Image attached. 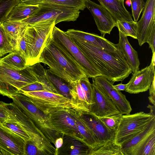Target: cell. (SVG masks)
<instances>
[{"mask_svg":"<svg viewBox=\"0 0 155 155\" xmlns=\"http://www.w3.org/2000/svg\"><path fill=\"white\" fill-rule=\"evenodd\" d=\"M45 90L40 83L36 82L27 85L21 88L18 93L21 91L33 92Z\"/></svg>","mask_w":155,"mask_h":155,"instance_id":"cell-43","label":"cell"},{"mask_svg":"<svg viewBox=\"0 0 155 155\" xmlns=\"http://www.w3.org/2000/svg\"><path fill=\"white\" fill-rule=\"evenodd\" d=\"M155 0H147L140 20L137 22L139 45L147 42L153 28L155 26Z\"/></svg>","mask_w":155,"mask_h":155,"instance_id":"cell-18","label":"cell"},{"mask_svg":"<svg viewBox=\"0 0 155 155\" xmlns=\"http://www.w3.org/2000/svg\"><path fill=\"white\" fill-rule=\"evenodd\" d=\"M2 125L19 135L24 140L25 142L31 140L28 134L16 123L8 121L4 123Z\"/></svg>","mask_w":155,"mask_h":155,"instance_id":"cell-37","label":"cell"},{"mask_svg":"<svg viewBox=\"0 0 155 155\" xmlns=\"http://www.w3.org/2000/svg\"><path fill=\"white\" fill-rule=\"evenodd\" d=\"M15 51L20 54L26 63L28 59V48L23 34L16 42Z\"/></svg>","mask_w":155,"mask_h":155,"instance_id":"cell-40","label":"cell"},{"mask_svg":"<svg viewBox=\"0 0 155 155\" xmlns=\"http://www.w3.org/2000/svg\"><path fill=\"white\" fill-rule=\"evenodd\" d=\"M107 9L116 21L133 20L131 15L125 8L124 1L119 0H97Z\"/></svg>","mask_w":155,"mask_h":155,"instance_id":"cell-24","label":"cell"},{"mask_svg":"<svg viewBox=\"0 0 155 155\" xmlns=\"http://www.w3.org/2000/svg\"><path fill=\"white\" fill-rule=\"evenodd\" d=\"M10 117L7 110L6 103L0 101V126L8 121Z\"/></svg>","mask_w":155,"mask_h":155,"instance_id":"cell-42","label":"cell"},{"mask_svg":"<svg viewBox=\"0 0 155 155\" xmlns=\"http://www.w3.org/2000/svg\"><path fill=\"white\" fill-rule=\"evenodd\" d=\"M126 5L129 6H130L131 5V2L130 0H127L126 2Z\"/></svg>","mask_w":155,"mask_h":155,"instance_id":"cell-49","label":"cell"},{"mask_svg":"<svg viewBox=\"0 0 155 155\" xmlns=\"http://www.w3.org/2000/svg\"><path fill=\"white\" fill-rule=\"evenodd\" d=\"M131 2L132 15L134 21L137 22L140 14L144 7L145 2L143 0H130Z\"/></svg>","mask_w":155,"mask_h":155,"instance_id":"cell-38","label":"cell"},{"mask_svg":"<svg viewBox=\"0 0 155 155\" xmlns=\"http://www.w3.org/2000/svg\"><path fill=\"white\" fill-rule=\"evenodd\" d=\"M39 9L33 15L21 21L29 25L56 19L55 24L62 21H74L79 17V10L48 2L39 5Z\"/></svg>","mask_w":155,"mask_h":155,"instance_id":"cell-9","label":"cell"},{"mask_svg":"<svg viewBox=\"0 0 155 155\" xmlns=\"http://www.w3.org/2000/svg\"><path fill=\"white\" fill-rule=\"evenodd\" d=\"M30 66L38 82L42 84L45 90L60 94L48 79L46 75L45 70L40 63Z\"/></svg>","mask_w":155,"mask_h":155,"instance_id":"cell-31","label":"cell"},{"mask_svg":"<svg viewBox=\"0 0 155 155\" xmlns=\"http://www.w3.org/2000/svg\"><path fill=\"white\" fill-rule=\"evenodd\" d=\"M122 115L120 114L110 116L98 117L108 127L115 133Z\"/></svg>","mask_w":155,"mask_h":155,"instance_id":"cell-36","label":"cell"},{"mask_svg":"<svg viewBox=\"0 0 155 155\" xmlns=\"http://www.w3.org/2000/svg\"><path fill=\"white\" fill-rule=\"evenodd\" d=\"M116 27L125 35L137 39V22L123 20L116 21Z\"/></svg>","mask_w":155,"mask_h":155,"instance_id":"cell-33","label":"cell"},{"mask_svg":"<svg viewBox=\"0 0 155 155\" xmlns=\"http://www.w3.org/2000/svg\"><path fill=\"white\" fill-rule=\"evenodd\" d=\"M39 8V5H28L20 2L14 7L7 20L15 21L23 20L33 15Z\"/></svg>","mask_w":155,"mask_h":155,"instance_id":"cell-26","label":"cell"},{"mask_svg":"<svg viewBox=\"0 0 155 155\" xmlns=\"http://www.w3.org/2000/svg\"><path fill=\"white\" fill-rule=\"evenodd\" d=\"M76 123L84 142L91 148H93L99 143L95 137L90 129L80 114L74 108L71 110Z\"/></svg>","mask_w":155,"mask_h":155,"instance_id":"cell-25","label":"cell"},{"mask_svg":"<svg viewBox=\"0 0 155 155\" xmlns=\"http://www.w3.org/2000/svg\"><path fill=\"white\" fill-rule=\"evenodd\" d=\"M10 119L18 124L29 135L31 141L41 152V155H57V150L42 132L13 102L6 103Z\"/></svg>","mask_w":155,"mask_h":155,"instance_id":"cell-5","label":"cell"},{"mask_svg":"<svg viewBox=\"0 0 155 155\" xmlns=\"http://www.w3.org/2000/svg\"><path fill=\"white\" fill-rule=\"evenodd\" d=\"M88 155H124L121 147L114 139L102 143H99L91 148Z\"/></svg>","mask_w":155,"mask_h":155,"instance_id":"cell-27","label":"cell"},{"mask_svg":"<svg viewBox=\"0 0 155 155\" xmlns=\"http://www.w3.org/2000/svg\"><path fill=\"white\" fill-rule=\"evenodd\" d=\"M78 112L80 114L99 143H102L114 139L115 132L108 127L97 116L90 112Z\"/></svg>","mask_w":155,"mask_h":155,"instance_id":"cell-20","label":"cell"},{"mask_svg":"<svg viewBox=\"0 0 155 155\" xmlns=\"http://www.w3.org/2000/svg\"><path fill=\"white\" fill-rule=\"evenodd\" d=\"M91 147L83 142L64 135L61 145L57 150V155H88Z\"/></svg>","mask_w":155,"mask_h":155,"instance_id":"cell-22","label":"cell"},{"mask_svg":"<svg viewBox=\"0 0 155 155\" xmlns=\"http://www.w3.org/2000/svg\"><path fill=\"white\" fill-rule=\"evenodd\" d=\"M66 33L73 40L87 43L109 51L117 50L116 45L98 35L74 29H69Z\"/></svg>","mask_w":155,"mask_h":155,"instance_id":"cell-21","label":"cell"},{"mask_svg":"<svg viewBox=\"0 0 155 155\" xmlns=\"http://www.w3.org/2000/svg\"><path fill=\"white\" fill-rule=\"evenodd\" d=\"M147 43L152 50L153 54H155V26L153 28Z\"/></svg>","mask_w":155,"mask_h":155,"instance_id":"cell-44","label":"cell"},{"mask_svg":"<svg viewBox=\"0 0 155 155\" xmlns=\"http://www.w3.org/2000/svg\"><path fill=\"white\" fill-rule=\"evenodd\" d=\"M154 118L155 115L143 111L122 115L115 133V143L121 146L146 128Z\"/></svg>","mask_w":155,"mask_h":155,"instance_id":"cell-8","label":"cell"},{"mask_svg":"<svg viewBox=\"0 0 155 155\" xmlns=\"http://www.w3.org/2000/svg\"><path fill=\"white\" fill-rule=\"evenodd\" d=\"M72 108L54 109L45 114L53 127L59 133L71 136L84 142L72 114Z\"/></svg>","mask_w":155,"mask_h":155,"instance_id":"cell-10","label":"cell"},{"mask_svg":"<svg viewBox=\"0 0 155 155\" xmlns=\"http://www.w3.org/2000/svg\"><path fill=\"white\" fill-rule=\"evenodd\" d=\"M56 19L28 25L23 35L28 48L27 66L39 63L41 54L48 39L51 37Z\"/></svg>","mask_w":155,"mask_h":155,"instance_id":"cell-3","label":"cell"},{"mask_svg":"<svg viewBox=\"0 0 155 155\" xmlns=\"http://www.w3.org/2000/svg\"><path fill=\"white\" fill-rule=\"evenodd\" d=\"M0 63L10 68L17 71L23 70L27 66L25 60L15 51L0 58Z\"/></svg>","mask_w":155,"mask_h":155,"instance_id":"cell-30","label":"cell"},{"mask_svg":"<svg viewBox=\"0 0 155 155\" xmlns=\"http://www.w3.org/2000/svg\"><path fill=\"white\" fill-rule=\"evenodd\" d=\"M11 99L13 102L33 121L57 150L61 146L64 135L56 130L47 116L37 107L26 96L18 93Z\"/></svg>","mask_w":155,"mask_h":155,"instance_id":"cell-4","label":"cell"},{"mask_svg":"<svg viewBox=\"0 0 155 155\" xmlns=\"http://www.w3.org/2000/svg\"><path fill=\"white\" fill-rule=\"evenodd\" d=\"M155 133V118L137 134L123 143L121 148L124 155H140L150 136Z\"/></svg>","mask_w":155,"mask_h":155,"instance_id":"cell-19","label":"cell"},{"mask_svg":"<svg viewBox=\"0 0 155 155\" xmlns=\"http://www.w3.org/2000/svg\"><path fill=\"white\" fill-rule=\"evenodd\" d=\"M31 140L25 142V155H41L38 149Z\"/></svg>","mask_w":155,"mask_h":155,"instance_id":"cell-41","label":"cell"},{"mask_svg":"<svg viewBox=\"0 0 155 155\" xmlns=\"http://www.w3.org/2000/svg\"><path fill=\"white\" fill-rule=\"evenodd\" d=\"M140 155H155V133L150 137L143 147Z\"/></svg>","mask_w":155,"mask_h":155,"instance_id":"cell-39","label":"cell"},{"mask_svg":"<svg viewBox=\"0 0 155 155\" xmlns=\"http://www.w3.org/2000/svg\"><path fill=\"white\" fill-rule=\"evenodd\" d=\"M45 0H20V3L27 5H36L43 3Z\"/></svg>","mask_w":155,"mask_h":155,"instance_id":"cell-46","label":"cell"},{"mask_svg":"<svg viewBox=\"0 0 155 155\" xmlns=\"http://www.w3.org/2000/svg\"><path fill=\"white\" fill-rule=\"evenodd\" d=\"M2 25L6 34L15 48L16 42L22 36L27 24L22 21L7 20L3 23Z\"/></svg>","mask_w":155,"mask_h":155,"instance_id":"cell-28","label":"cell"},{"mask_svg":"<svg viewBox=\"0 0 155 155\" xmlns=\"http://www.w3.org/2000/svg\"><path fill=\"white\" fill-rule=\"evenodd\" d=\"M92 84L94 104L90 112L98 117L121 114L110 98L93 81Z\"/></svg>","mask_w":155,"mask_h":155,"instance_id":"cell-16","label":"cell"},{"mask_svg":"<svg viewBox=\"0 0 155 155\" xmlns=\"http://www.w3.org/2000/svg\"><path fill=\"white\" fill-rule=\"evenodd\" d=\"M92 80L110 98L120 113L130 114L132 109L129 101L125 95L114 87V83L102 75L92 78Z\"/></svg>","mask_w":155,"mask_h":155,"instance_id":"cell-15","label":"cell"},{"mask_svg":"<svg viewBox=\"0 0 155 155\" xmlns=\"http://www.w3.org/2000/svg\"><path fill=\"white\" fill-rule=\"evenodd\" d=\"M155 78L149 89V96L148 99L150 102L153 105H155Z\"/></svg>","mask_w":155,"mask_h":155,"instance_id":"cell-45","label":"cell"},{"mask_svg":"<svg viewBox=\"0 0 155 155\" xmlns=\"http://www.w3.org/2000/svg\"><path fill=\"white\" fill-rule=\"evenodd\" d=\"M18 93L26 96L44 114L55 108L74 109L71 99L60 94L46 90L33 92L21 91Z\"/></svg>","mask_w":155,"mask_h":155,"instance_id":"cell-11","label":"cell"},{"mask_svg":"<svg viewBox=\"0 0 155 155\" xmlns=\"http://www.w3.org/2000/svg\"><path fill=\"white\" fill-rule=\"evenodd\" d=\"M119 43L116 47L122 54L131 69L133 74L139 70L140 64L137 52L129 43L127 36L120 31Z\"/></svg>","mask_w":155,"mask_h":155,"instance_id":"cell-23","label":"cell"},{"mask_svg":"<svg viewBox=\"0 0 155 155\" xmlns=\"http://www.w3.org/2000/svg\"><path fill=\"white\" fill-rule=\"evenodd\" d=\"M86 0H45L43 2H48L61 6L74 8L84 10L86 8Z\"/></svg>","mask_w":155,"mask_h":155,"instance_id":"cell-35","label":"cell"},{"mask_svg":"<svg viewBox=\"0 0 155 155\" xmlns=\"http://www.w3.org/2000/svg\"><path fill=\"white\" fill-rule=\"evenodd\" d=\"M25 144L19 135L3 125L0 126V155H25Z\"/></svg>","mask_w":155,"mask_h":155,"instance_id":"cell-14","label":"cell"},{"mask_svg":"<svg viewBox=\"0 0 155 155\" xmlns=\"http://www.w3.org/2000/svg\"><path fill=\"white\" fill-rule=\"evenodd\" d=\"M155 54L152 55L150 64L133 74L128 82L127 84L125 91L131 94H137L149 90L155 78Z\"/></svg>","mask_w":155,"mask_h":155,"instance_id":"cell-13","label":"cell"},{"mask_svg":"<svg viewBox=\"0 0 155 155\" xmlns=\"http://www.w3.org/2000/svg\"><path fill=\"white\" fill-rule=\"evenodd\" d=\"M38 81L30 66L20 71L0 63V94L11 98L22 87Z\"/></svg>","mask_w":155,"mask_h":155,"instance_id":"cell-7","label":"cell"},{"mask_svg":"<svg viewBox=\"0 0 155 155\" xmlns=\"http://www.w3.org/2000/svg\"><path fill=\"white\" fill-rule=\"evenodd\" d=\"M119 0L124 1V0Z\"/></svg>","mask_w":155,"mask_h":155,"instance_id":"cell-50","label":"cell"},{"mask_svg":"<svg viewBox=\"0 0 155 155\" xmlns=\"http://www.w3.org/2000/svg\"><path fill=\"white\" fill-rule=\"evenodd\" d=\"M15 50V45L6 34L2 23L0 24V58Z\"/></svg>","mask_w":155,"mask_h":155,"instance_id":"cell-32","label":"cell"},{"mask_svg":"<svg viewBox=\"0 0 155 155\" xmlns=\"http://www.w3.org/2000/svg\"><path fill=\"white\" fill-rule=\"evenodd\" d=\"M73 40L101 75L113 83L122 81L132 73L118 48L114 51H109L87 43Z\"/></svg>","mask_w":155,"mask_h":155,"instance_id":"cell-1","label":"cell"},{"mask_svg":"<svg viewBox=\"0 0 155 155\" xmlns=\"http://www.w3.org/2000/svg\"><path fill=\"white\" fill-rule=\"evenodd\" d=\"M51 38L52 36L41 54L39 63L46 64L51 70L70 83L86 76L81 68L53 42Z\"/></svg>","mask_w":155,"mask_h":155,"instance_id":"cell-2","label":"cell"},{"mask_svg":"<svg viewBox=\"0 0 155 155\" xmlns=\"http://www.w3.org/2000/svg\"><path fill=\"white\" fill-rule=\"evenodd\" d=\"M147 107L150 109V112L149 113L151 114H155V106H152L151 105H149Z\"/></svg>","mask_w":155,"mask_h":155,"instance_id":"cell-48","label":"cell"},{"mask_svg":"<svg viewBox=\"0 0 155 155\" xmlns=\"http://www.w3.org/2000/svg\"><path fill=\"white\" fill-rule=\"evenodd\" d=\"M114 87L116 90L119 91H125L127 89V84H123L122 83L113 86Z\"/></svg>","mask_w":155,"mask_h":155,"instance_id":"cell-47","label":"cell"},{"mask_svg":"<svg viewBox=\"0 0 155 155\" xmlns=\"http://www.w3.org/2000/svg\"><path fill=\"white\" fill-rule=\"evenodd\" d=\"M85 6L92 14L102 36L110 34L113 28L116 27V21L110 12L101 5L90 0H85Z\"/></svg>","mask_w":155,"mask_h":155,"instance_id":"cell-17","label":"cell"},{"mask_svg":"<svg viewBox=\"0 0 155 155\" xmlns=\"http://www.w3.org/2000/svg\"><path fill=\"white\" fill-rule=\"evenodd\" d=\"M45 72L48 79L60 94L70 99V92L71 88V83L56 74L50 69L45 70Z\"/></svg>","mask_w":155,"mask_h":155,"instance_id":"cell-29","label":"cell"},{"mask_svg":"<svg viewBox=\"0 0 155 155\" xmlns=\"http://www.w3.org/2000/svg\"><path fill=\"white\" fill-rule=\"evenodd\" d=\"M20 0H0V24L7 20L11 11Z\"/></svg>","mask_w":155,"mask_h":155,"instance_id":"cell-34","label":"cell"},{"mask_svg":"<svg viewBox=\"0 0 155 155\" xmlns=\"http://www.w3.org/2000/svg\"><path fill=\"white\" fill-rule=\"evenodd\" d=\"M53 42L75 63L88 78L101 75L87 57L66 33L55 26L52 34Z\"/></svg>","mask_w":155,"mask_h":155,"instance_id":"cell-6","label":"cell"},{"mask_svg":"<svg viewBox=\"0 0 155 155\" xmlns=\"http://www.w3.org/2000/svg\"><path fill=\"white\" fill-rule=\"evenodd\" d=\"M70 94L74 109L79 112H90L93 101L92 84L86 76L71 83Z\"/></svg>","mask_w":155,"mask_h":155,"instance_id":"cell-12","label":"cell"}]
</instances>
